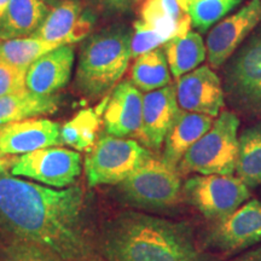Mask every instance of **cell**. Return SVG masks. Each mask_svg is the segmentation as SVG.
Here are the masks:
<instances>
[{"label": "cell", "mask_w": 261, "mask_h": 261, "mask_svg": "<svg viewBox=\"0 0 261 261\" xmlns=\"http://www.w3.org/2000/svg\"><path fill=\"white\" fill-rule=\"evenodd\" d=\"M85 192L79 185L52 189L0 174V225L15 238L46 247L65 261L86 259Z\"/></svg>", "instance_id": "obj_1"}, {"label": "cell", "mask_w": 261, "mask_h": 261, "mask_svg": "<svg viewBox=\"0 0 261 261\" xmlns=\"http://www.w3.org/2000/svg\"><path fill=\"white\" fill-rule=\"evenodd\" d=\"M103 247L112 261H218L197 246L188 225L132 212L113 221Z\"/></svg>", "instance_id": "obj_2"}, {"label": "cell", "mask_w": 261, "mask_h": 261, "mask_svg": "<svg viewBox=\"0 0 261 261\" xmlns=\"http://www.w3.org/2000/svg\"><path fill=\"white\" fill-rule=\"evenodd\" d=\"M132 32L112 27L89 38L80 51L76 70L77 89L90 98L103 96L122 77L132 58Z\"/></svg>", "instance_id": "obj_3"}, {"label": "cell", "mask_w": 261, "mask_h": 261, "mask_svg": "<svg viewBox=\"0 0 261 261\" xmlns=\"http://www.w3.org/2000/svg\"><path fill=\"white\" fill-rule=\"evenodd\" d=\"M238 126L240 120L233 113H220L211 129L182 156L177 166L179 173L232 175L238 158Z\"/></svg>", "instance_id": "obj_4"}, {"label": "cell", "mask_w": 261, "mask_h": 261, "mask_svg": "<svg viewBox=\"0 0 261 261\" xmlns=\"http://www.w3.org/2000/svg\"><path fill=\"white\" fill-rule=\"evenodd\" d=\"M151 158V152L137 140L103 136L85 159L90 187L120 184Z\"/></svg>", "instance_id": "obj_5"}, {"label": "cell", "mask_w": 261, "mask_h": 261, "mask_svg": "<svg viewBox=\"0 0 261 261\" xmlns=\"http://www.w3.org/2000/svg\"><path fill=\"white\" fill-rule=\"evenodd\" d=\"M120 192L132 204L160 210L177 204L181 196L180 173L163 159L150 158L119 184Z\"/></svg>", "instance_id": "obj_6"}, {"label": "cell", "mask_w": 261, "mask_h": 261, "mask_svg": "<svg viewBox=\"0 0 261 261\" xmlns=\"http://www.w3.org/2000/svg\"><path fill=\"white\" fill-rule=\"evenodd\" d=\"M182 194L208 219L219 220L250 198L249 188L234 175H194L184 182Z\"/></svg>", "instance_id": "obj_7"}, {"label": "cell", "mask_w": 261, "mask_h": 261, "mask_svg": "<svg viewBox=\"0 0 261 261\" xmlns=\"http://www.w3.org/2000/svg\"><path fill=\"white\" fill-rule=\"evenodd\" d=\"M10 172L52 189L69 188L81 173V155L75 150L50 146L12 160Z\"/></svg>", "instance_id": "obj_8"}, {"label": "cell", "mask_w": 261, "mask_h": 261, "mask_svg": "<svg viewBox=\"0 0 261 261\" xmlns=\"http://www.w3.org/2000/svg\"><path fill=\"white\" fill-rule=\"evenodd\" d=\"M226 86L228 93L238 103L261 113V28L228 65Z\"/></svg>", "instance_id": "obj_9"}, {"label": "cell", "mask_w": 261, "mask_h": 261, "mask_svg": "<svg viewBox=\"0 0 261 261\" xmlns=\"http://www.w3.org/2000/svg\"><path fill=\"white\" fill-rule=\"evenodd\" d=\"M261 242V202L248 200L231 214L215 220L208 243L224 253H236Z\"/></svg>", "instance_id": "obj_10"}, {"label": "cell", "mask_w": 261, "mask_h": 261, "mask_svg": "<svg viewBox=\"0 0 261 261\" xmlns=\"http://www.w3.org/2000/svg\"><path fill=\"white\" fill-rule=\"evenodd\" d=\"M261 22V0H250L233 15L220 21L207 38V58L211 67L220 68Z\"/></svg>", "instance_id": "obj_11"}, {"label": "cell", "mask_w": 261, "mask_h": 261, "mask_svg": "<svg viewBox=\"0 0 261 261\" xmlns=\"http://www.w3.org/2000/svg\"><path fill=\"white\" fill-rule=\"evenodd\" d=\"M175 93L179 108L185 112L215 117L224 106L219 76L205 65L178 77Z\"/></svg>", "instance_id": "obj_12"}, {"label": "cell", "mask_w": 261, "mask_h": 261, "mask_svg": "<svg viewBox=\"0 0 261 261\" xmlns=\"http://www.w3.org/2000/svg\"><path fill=\"white\" fill-rule=\"evenodd\" d=\"M61 144V127L51 120L33 117L0 125V156L24 155Z\"/></svg>", "instance_id": "obj_13"}, {"label": "cell", "mask_w": 261, "mask_h": 261, "mask_svg": "<svg viewBox=\"0 0 261 261\" xmlns=\"http://www.w3.org/2000/svg\"><path fill=\"white\" fill-rule=\"evenodd\" d=\"M143 116V94L130 81H122L108 98L103 113L106 132L117 138L139 136Z\"/></svg>", "instance_id": "obj_14"}, {"label": "cell", "mask_w": 261, "mask_h": 261, "mask_svg": "<svg viewBox=\"0 0 261 261\" xmlns=\"http://www.w3.org/2000/svg\"><path fill=\"white\" fill-rule=\"evenodd\" d=\"M175 86L162 87L143 96L139 138L150 149L160 150L179 112Z\"/></svg>", "instance_id": "obj_15"}, {"label": "cell", "mask_w": 261, "mask_h": 261, "mask_svg": "<svg viewBox=\"0 0 261 261\" xmlns=\"http://www.w3.org/2000/svg\"><path fill=\"white\" fill-rule=\"evenodd\" d=\"M93 18L84 11L79 0H63L50 10L40 28L31 37L71 45L87 37Z\"/></svg>", "instance_id": "obj_16"}, {"label": "cell", "mask_w": 261, "mask_h": 261, "mask_svg": "<svg viewBox=\"0 0 261 261\" xmlns=\"http://www.w3.org/2000/svg\"><path fill=\"white\" fill-rule=\"evenodd\" d=\"M74 61L75 52L71 45H62L47 52L27 69V90L40 96H52L68 84Z\"/></svg>", "instance_id": "obj_17"}, {"label": "cell", "mask_w": 261, "mask_h": 261, "mask_svg": "<svg viewBox=\"0 0 261 261\" xmlns=\"http://www.w3.org/2000/svg\"><path fill=\"white\" fill-rule=\"evenodd\" d=\"M213 117L179 109L165 139L163 160L177 167L182 156L213 125Z\"/></svg>", "instance_id": "obj_18"}, {"label": "cell", "mask_w": 261, "mask_h": 261, "mask_svg": "<svg viewBox=\"0 0 261 261\" xmlns=\"http://www.w3.org/2000/svg\"><path fill=\"white\" fill-rule=\"evenodd\" d=\"M50 12L42 0H10L0 18V40L31 37Z\"/></svg>", "instance_id": "obj_19"}, {"label": "cell", "mask_w": 261, "mask_h": 261, "mask_svg": "<svg viewBox=\"0 0 261 261\" xmlns=\"http://www.w3.org/2000/svg\"><path fill=\"white\" fill-rule=\"evenodd\" d=\"M140 19L158 32L166 42L191 31V19L177 0H144Z\"/></svg>", "instance_id": "obj_20"}, {"label": "cell", "mask_w": 261, "mask_h": 261, "mask_svg": "<svg viewBox=\"0 0 261 261\" xmlns=\"http://www.w3.org/2000/svg\"><path fill=\"white\" fill-rule=\"evenodd\" d=\"M58 109V98L40 96L25 90L22 92L0 97V125L51 115Z\"/></svg>", "instance_id": "obj_21"}, {"label": "cell", "mask_w": 261, "mask_h": 261, "mask_svg": "<svg viewBox=\"0 0 261 261\" xmlns=\"http://www.w3.org/2000/svg\"><path fill=\"white\" fill-rule=\"evenodd\" d=\"M165 54L169 70L178 79L196 69L205 60L207 48L200 33L190 31L166 42Z\"/></svg>", "instance_id": "obj_22"}, {"label": "cell", "mask_w": 261, "mask_h": 261, "mask_svg": "<svg viewBox=\"0 0 261 261\" xmlns=\"http://www.w3.org/2000/svg\"><path fill=\"white\" fill-rule=\"evenodd\" d=\"M130 83L146 93L168 86L171 74L165 50L158 47L137 57L130 69Z\"/></svg>", "instance_id": "obj_23"}, {"label": "cell", "mask_w": 261, "mask_h": 261, "mask_svg": "<svg viewBox=\"0 0 261 261\" xmlns=\"http://www.w3.org/2000/svg\"><path fill=\"white\" fill-rule=\"evenodd\" d=\"M234 173L248 188L261 185V126L248 128L238 137Z\"/></svg>", "instance_id": "obj_24"}, {"label": "cell", "mask_w": 261, "mask_h": 261, "mask_svg": "<svg viewBox=\"0 0 261 261\" xmlns=\"http://www.w3.org/2000/svg\"><path fill=\"white\" fill-rule=\"evenodd\" d=\"M61 44L34 37L10 39L0 41V60L18 69L27 70L31 65L47 52L56 50Z\"/></svg>", "instance_id": "obj_25"}, {"label": "cell", "mask_w": 261, "mask_h": 261, "mask_svg": "<svg viewBox=\"0 0 261 261\" xmlns=\"http://www.w3.org/2000/svg\"><path fill=\"white\" fill-rule=\"evenodd\" d=\"M100 110L92 108L81 110L61 127V143L75 151H91L96 144L97 130L100 125Z\"/></svg>", "instance_id": "obj_26"}, {"label": "cell", "mask_w": 261, "mask_h": 261, "mask_svg": "<svg viewBox=\"0 0 261 261\" xmlns=\"http://www.w3.org/2000/svg\"><path fill=\"white\" fill-rule=\"evenodd\" d=\"M241 2L242 0H189L188 15L191 25L200 33H205Z\"/></svg>", "instance_id": "obj_27"}, {"label": "cell", "mask_w": 261, "mask_h": 261, "mask_svg": "<svg viewBox=\"0 0 261 261\" xmlns=\"http://www.w3.org/2000/svg\"><path fill=\"white\" fill-rule=\"evenodd\" d=\"M0 261H65L46 247L15 238L2 249Z\"/></svg>", "instance_id": "obj_28"}, {"label": "cell", "mask_w": 261, "mask_h": 261, "mask_svg": "<svg viewBox=\"0 0 261 261\" xmlns=\"http://www.w3.org/2000/svg\"><path fill=\"white\" fill-rule=\"evenodd\" d=\"M133 28H135V32L130 39V51H132L133 58L139 57L140 55L155 50L166 44L165 39L158 32L145 24L142 19L136 21Z\"/></svg>", "instance_id": "obj_29"}, {"label": "cell", "mask_w": 261, "mask_h": 261, "mask_svg": "<svg viewBox=\"0 0 261 261\" xmlns=\"http://www.w3.org/2000/svg\"><path fill=\"white\" fill-rule=\"evenodd\" d=\"M25 74L27 70L18 69L0 60V97L27 90Z\"/></svg>", "instance_id": "obj_30"}, {"label": "cell", "mask_w": 261, "mask_h": 261, "mask_svg": "<svg viewBox=\"0 0 261 261\" xmlns=\"http://www.w3.org/2000/svg\"><path fill=\"white\" fill-rule=\"evenodd\" d=\"M104 8L115 12H128L133 0H98Z\"/></svg>", "instance_id": "obj_31"}, {"label": "cell", "mask_w": 261, "mask_h": 261, "mask_svg": "<svg viewBox=\"0 0 261 261\" xmlns=\"http://www.w3.org/2000/svg\"><path fill=\"white\" fill-rule=\"evenodd\" d=\"M230 261H261V246L233 257Z\"/></svg>", "instance_id": "obj_32"}, {"label": "cell", "mask_w": 261, "mask_h": 261, "mask_svg": "<svg viewBox=\"0 0 261 261\" xmlns=\"http://www.w3.org/2000/svg\"><path fill=\"white\" fill-rule=\"evenodd\" d=\"M10 0H0V18L3 17V15H4L6 8H8Z\"/></svg>", "instance_id": "obj_33"}, {"label": "cell", "mask_w": 261, "mask_h": 261, "mask_svg": "<svg viewBox=\"0 0 261 261\" xmlns=\"http://www.w3.org/2000/svg\"><path fill=\"white\" fill-rule=\"evenodd\" d=\"M6 168H8V161L3 159V156H0V174L5 173Z\"/></svg>", "instance_id": "obj_34"}, {"label": "cell", "mask_w": 261, "mask_h": 261, "mask_svg": "<svg viewBox=\"0 0 261 261\" xmlns=\"http://www.w3.org/2000/svg\"><path fill=\"white\" fill-rule=\"evenodd\" d=\"M178 2V4L180 5V8H181V10L184 12H187L188 14V8H189V0H177Z\"/></svg>", "instance_id": "obj_35"}, {"label": "cell", "mask_w": 261, "mask_h": 261, "mask_svg": "<svg viewBox=\"0 0 261 261\" xmlns=\"http://www.w3.org/2000/svg\"><path fill=\"white\" fill-rule=\"evenodd\" d=\"M42 2H45V3H48V4H54V3L58 2V0H42Z\"/></svg>", "instance_id": "obj_36"}, {"label": "cell", "mask_w": 261, "mask_h": 261, "mask_svg": "<svg viewBox=\"0 0 261 261\" xmlns=\"http://www.w3.org/2000/svg\"><path fill=\"white\" fill-rule=\"evenodd\" d=\"M79 261H96V260H90V259H87V257H86V259H83V260H79Z\"/></svg>", "instance_id": "obj_37"}, {"label": "cell", "mask_w": 261, "mask_h": 261, "mask_svg": "<svg viewBox=\"0 0 261 261\" xmlns=\"http://www.w3.org/2000/svg\"><path fill=\"white\" fill-rule=\"evenodd\" d=\"M133 2H135V3H139V2H142V0H133Z\"/></svg>", "instance_id": "obj_38"}]
</instances>
